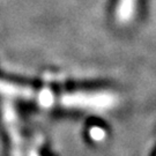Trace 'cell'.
I'll return each mask as SVG.
<instances>
[{
	"label": "cell",
	"mask_w": 156,
	"mask_h": 156,
	"mask_svg": "<svg viewBox=\"0 0 156 156\" xmlns=\"http://www.w3.org/2000/svg\"><path fill=\"white\" fill-rule=\"evenodd\" d=\"M60 104L67 108H82L94 110H105L116 103V97L106 93L86 94V93H73L65 94L60 97Z\"/></svg>",
	"instance_id": "1"
},
{
	"label": "cell",
	"mask_w": 156,
	"mask_h": 156,
	"mask_svg": "<svg viewBox=\"0 0 156 156\" xmlns=\"http://www.w3.org/2000/svg\"><path fill=\"white\" fill-rule=\"evenodd\" d=\"M4 122L8 134L11 136L12 144V156H22V138L19 129V123L15 110L11 103L4 104Z\"/></svg>",
	"instance_id": "2"
},
{
	"label": "cell",
	"mask_w": 156,
	"mask_h": 156,
	"mask_svg": "<svg viewBox=\"0 0 156 156\" xmlns=\"http://www.w3.org/2000/svg\"><path fill=\"white\" fill-rule=\"evenodd\" d=\"M0 93L8 96H13V97H21V98H34L37 95V93L34 91L31 88L21 87V86L12 84L4 81H0Z\"/></svg>",
	"instance_id": "3"
},
{
	"label": "cell",
	"mask_w": 156,
	"mask_h": 156,
	"mask_svg": "<svg viewBox=\"0 0 156 156\" xmlns=\"http://www.w3.org/2000/svg\"><path fill=\"white\" fill-rule=\"evenodd\" d=\"M136 0H119L117 6V15L118 21L120 23H127L134 15Z\"/></svg>",
	"instance_id": "4"
},
{
	"label": "cell",
	"mask_w": 156,
	"mask_h": 156,
	"mask_svg": "<svg viewBox=\"0 0 156 156\" xmlns=\"http://www.w3.org/2000/svg\"><path fill=\"white\" fill-rule=\"evenodd\" d=\"M36 98H37V102L39 103V105H42L43 108H50L56 102L55 94L48 89H43L38 91L37 95H36Z\"/></svg>",
	"instance_id": "5"
},
{
	"label": "cell",
	"mask_w": 156,
	"mask_h": 156,
	"mask_svg": "<svg viewBox=\"0 0 156 156\" xmlns=\"http://www.w3.org/2000/svg\"><path fill=\"white\" fill-rule=\"evenodd\" d=\"M89 135H90V138L94 140V141H102V140L105 139L106 133H105V131H104L102 127H97V126H95V127L90 128Z\"/></svg>",
	"instance_id": "6"
},
{
	"label": "cell",
	"mask_w": 156,
	"mask_h": 156,
	"mask_svg": "<svg viewBox=\"0 0 156 156\" xmlns=\"http://www.w3.org/2000/svg\"><path fill=\"white\" fill-rule=\"evenodd\" d=\"M29 156H39V155H38V153L34 149V151H31L29 153Z\"/></svg>",
	"instance_id": "7"
}]
</instances>
